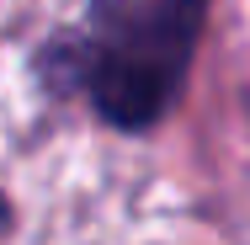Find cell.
Returning <instances> with one entry per match:
<instances>
[{"label":"cell","instance_id":"cell-1","mask_svg":"<svg viewBox=\"0 0 250 245\" xmlns=\"http://www.w3.org/2000/svg\"><path fill=\"white\" fill-rule=\"evenodd\" d=\"M202 27L208 0H91L75 27L43 43L38 75L106 128L149 134L187 91Z\"/></svg>","mask_w":250,"mask_h":245},{"label":"cell","instance_id":"cell-2","mask_svg":"<svg viewBox=\"0 0 250 245\" xmlns=\"http://www.w3.org/2000/svg\"><path fill=\"white\" fill-rule=\"evenodd\" d=\"M5 219H11V208H5V197H0V229H5Z\"/></svg>","mask_w":250,"mask_h":245}]
</instances>
